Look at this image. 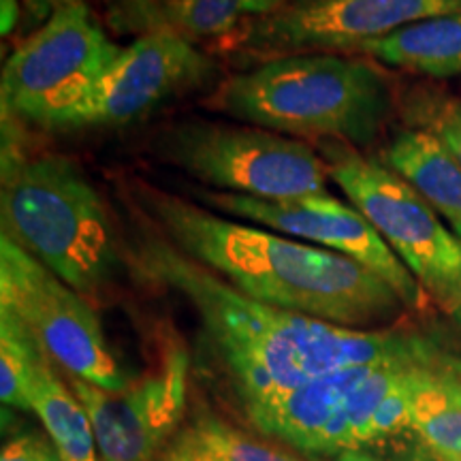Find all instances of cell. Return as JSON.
Returning a JSON list of instances; mask_svg holds the SVG:
<instances>
[{
    "instance_id": "obj_1",
    "label": "cell",
    "mask_w": 461,
    "mask_h": 461,
    "mask_svg": "<svg viewBox=\"0 0 461 461\" xmlns=\"http://www.w3.org/2000/svg\"><path fill=\"white\" fill-rule=\"evenodd\" d=\"M135 238L132 261L197 310L207 344L244 406L346 367L436 363L440 357L423 338L391 330H348L257 302L188 258L149 222Z\"/></svg>"
},
{
    "instance_id": "obj_2",
    "label": "cell",
    "mask_w": 461,
    "mask_h": 461,
    "mask_svg": "<svg viewBox=\"0 0 461 461\" xmlns=\"http://www.w3.org/2000/svg\"><path fill=\"white\" fill-rule=\"evenodd\" d=\"M148 222L188 258L257 302L348 327L378 330L406 303L353 258L207 212L148 184L137 186Z\"/></svg>"
},
{
    "instance_id": "obj_3",
    "label": "cell",
    "mask_w": 461,
    "mask_h": 461,
    "mask_svg": "<svg viewBox=\"0 0 461 461\" xmlns=\"http://www.w3.org/2000/svg\"><path fill=\"white\" fill-rule=\"evenodd\" d=\"M207 107L280 135L363 148L376 141L393 95L376 67L338 54L258 62L218 84Z\"/></svg>"
},
{
    "instance_id": "obj_4",
    "label": "cell",
    "mask_w": 461,
    "mask_h": 461,
    "mask_svg": "<svg viewBox=\"0 0 461 461\" xmlns=\"http://www.w3.org/2000/svg\"><path fill=\"white\" fill-rule=\"evenodd\" d=\"M0 224L3 235L88 302L122 265L107 207L82 169L62 154H26L5 129Z\"/></svg>"
},
{
    "instance_id": "obj_5",
    "label": "cell",
    "mask_w": 461,
    "mask_h": 461,
    "mask_svg": "<svg viewBox=\"0 0 461 461\" xmlns=\"http://www.w3.org/2000/svg\"><path fill=\"white\" fill-rule=\"evenodd\" d=\"M154 152L216 193L265 201L330 193V171L319 152L258 126L186 120L160 132Z\"/></svg>"
},
{
    "instance_id": "obj_6",
    "label": "cell",
    "mask_w": 461,
    "mask_h": 461,
    "mask_svg": "<svg viewBox=\"0 0 461 461\" xmlns=\"http://www.w3.org/2000/svg\"><path fill=\"white\" fill-rule=\"evenodd\" d=\"M122 50L107 37L88 3L56 11L5 60L3 118L60 129L62 120L95 90Z\"/></svg>"
},
{
    "instance_id": "obj_7",
    "label": "cell",
    "mask_w": 461,
    "mask_h": 461,
    "mask_svg": "<svg viewBox=\"0 0 461 461\" xmlns=\"http://www.w3.org/2000/svg\"><path fill=\"white\" fill-rule=\"evenodd\" d=\"M330 177L402 258L429 297L445 303L461 282V241L400 173L350 146L322 143Z\"/></svg>"
},
{
    "instance_id": "obj_8",
    "label": "cell",
    "mask_w": 461,
    "mask_h": 461,
    "mask_svg": "<svg viewBox=\"0 0 461 461\" xmlns=\"http://www.w3.org/2000/svg\"><path fill=\"white\" fill-rule=\"evenodd\" d=\"M0 303L9 305L43 353L73 376L107 391L132 383L88 299L7 235H0Z\"/></svg>"
},
{
    "instance_id": "obj_9",
    "label": "cell",
    "mask_w": 461,
    "mask_h": 461,
    "mask_svg": "<svg viewBox=\"0 0 461 461\" xmlns=\"http://www.w3.org/2000/svg\"><path fill=\"white\" fill-rule=\"evenodd\" d=\"M461 14V0H303L246 20L221 50L258 62L297 54L353 51L428 17Z\"/></svg>"
},
{
    "instance_id": "obj_10",
    "label": "cell",
    "mask_w": 461,
    "mask_h": 461,
    "mask_svg": "<svg viewBox=\"0 0 461 461\" xmlns=\"http://www.w3.org/2000/svg\"><path fill=\"white\" fill-rule=\"evenodd\" d=\"M203 203L216 207L222 214L244 218L248 222L263 224L286 238L308 241L348 257L380 276L393 288L406 308L420 310L428 302V293L414 278L411 269L391 250L378 230L353 205H346L333 194L291 201H265L230 193H201Z\"/></svg>"
},
{
    "instance_id": "obj_11",
    "label": "cell",
    "mask_w": 461,
    "mask_h": 461,
    "mask_svg": "<svg viewBox=\"0 0 461 461\" xmlns=\"http://www.w3.org/2000/svg\"><path fill=\"white\" fill-rule=\"evenodd\" d=\"M218 73L216 62L180 34L154 28L122 50L60 129L122 126L154 112L165 101L197 90Z\"/></svg>"
},
{
    "instance_id": "obj_12",
    "label": "cell",
    "mask_w": 461,
    "mask_h": 461,
    "mask_svg": "<svg viewBox=\"0 0 461 461\" xmlns=\"http://www.w3.org/2000/svg\"><path fill=\"white\" fill-rule=\"evenodd\" d=\"M95 429L103 461H152L176 438L186 406L188 355L171 348L157 374L107 391L68 374Z\"/></svg>"
},
{
    "instance_id": "obj_13",
    "label": "cell",
    "mask_w": 461,
    "mask_h": 461,
    "mask_svg": "<svg viewBox=\"0 0 461 461\" xmlns=\"http://www.w3.org/2000/svg\"><path fill=\"white\" fill-rule=\"evenodd\" d=\"M374 367L359 366L325 374L288 393L244 406V411L265 434L303 453L330 457L350 451L348 403Z\"/></svg>"
},
{
    "instance_id": "obj_14",
    "label": "cell",
    "mask_w": 461,
    "mask_h": 461,
    "mask_svg": "<svg viewBox=\"0 0 461 461\" xmlns=\"http://www.w3.org/2000/svg\"><path fill=\"white\" fill-rule=\"evenodd\" d=\"M383 163L411 182L461 241V165L429 131H403L383 152Z\"/></svg>"
},
{
    "instance_id": "obj_15",
    "label": "cell",
    "mask_w": 461,
    "mask_h": 461,
    "mask_svg": "<svg viewBox=\"0 0 461 461\" xmlns=\"http://www.w3.org/2000/svg\"><path fill=\"white\" fill-rule=\"evenodd\" d=\"M387 67L436 79L461 75V14L428 17L353 50Z\"/></svg>"
},
{
    "instance_id": "obj_16",
    "label": "cell",
    "mask_w": 461,
    "mask_h": 461,
    "mask_svg": "<svg viewBox=\"0 0 461 461\" xmlns=\"http://www.w3.org/2000/svg\"><path fill=\"white\" fill-rule=\"evenodd\" d=\"M411 419L436 461H461V380L440 359L411 370Z\"/></svg>"
},
{
    "instance_id": "obj_17",
    "label": "cell",
    "mask_w": 461,
    "mask_h": 461,
    "mask_svg": "<svg viewBox=\"0 0 461 461\" xmlns=\"http://www.w3.org/2000/svg\"><path fill=\"white\" fill-rule=\"evenodd\" d=\"M31 411L41 419L60 461H99L88 412L77 395L60 383L48 357L34 374Z\"/></svg>"
},
{
    "instance_id": "obj_18",
    "label": "cell",
    "mask_w": 461,
    "mask_h": 461,
    "mask_svg": "<svg viewBox=\"0 0 461 461\" xmlns=\"http://www.w3.org/2000/svg\"><path fill=\"white\" fill-rule=\"evenodd\" d=\"M163 461H297L282 448L258 442L216 417H201L180 429Z\"/></svg>"
},
{
    "instance_id": "obj_19",
    "label": "cell",
    "mask_w": 461,
    "mask_h": 461,
    "mask_svg": "<svg viewBox=\"0 0 461 461\" xmlns=\"http://www.w3.org/2000/svg\"><path fill=\"white\" fill-rule=\"evenodd\" d=\"M149 31L163 28L188 41L221 43L248 20L241 0H160L137 5Z\"/></svg>"
},
{
    "instance_id": "obj_20",
    "label": "cell",
    "mask_w": 461,
    "mask_h": 461,
    "mask_svg": "<svg viewBox=\"0 0 461 461\" xmlns=\"http://www.w3.org/2000/svg\"><path fill=\"white\" fill-rule=\"evenodd\" d=\"M45 357L20 316L0 303V400L5 406L31 411L32 380Z\"/></svg>"
},
{
    "instance_id": "obj_21",
    "label": "cell",
    "mask_w": 461,
    "mask_h": 461,
    "mask_svg": "<svg viewBox=\"0 0 461 461\" xmlns=\"http://www.w3.org/2000/svg\"><path fill=\"white\" fill-rule=\"evenodd\" d=\"M440 359V357H438ZM425 366V363H419ZM414 366L406 367L402 372V376L397 378L393 389L389 391V395L380 402V406L374 412L370 420V428H367V440L376 442L383 438H391L402 434L403 429L411 428V370Z\"/></svg>"
},
{
    "instance_id": "obj_22",
    "label": "cell",
    "mask_w": 461,
    "mask_h": 461,
    "mask_svg": "<svg viewBox=\"0 0 461 461\" xmlns=\"http://www.w3.org/2000/svg\"><path fill=\"white\" fill-rule=\"evenodd\" d=\"M431 135L453 154L461 165V101H448L434 113Z\"/></svg>"
},
{
    "instance_id": "obj_23",
    "label": "cell",
    "mask_w": 461,
    "mask_h": 461,
    "mask_svg": "<svg viewBox=\"0 0 461 461\" xmlns=\"http://www.w3.org/2000/svg\"><path fill=\"white\" fill-rule=\"evenodd\" d=\"M0 461H60L56 448H51L43 438L34 434H22L11 438L3 447Z\"/></svg>"
},
{
    "instance_id": "obj_24",
    "label": "cell",
    "mask_w": 461,
    "mask_h": 461,
    "mask_svg": "<svg viewBox=\"0 0 461 461\" xmlns=\"http://www.w3.org/2000/svg\"><path fill=\"white\" fill-rule=\"evenodd\" d=\"M77 3H86V0H22V31L31 34L41 28L56 11Z\"/></svg>"
},
{
    "instance_id": "obj_25",
    "label": "cell",
    "mask_w": 461,
    "mask_h": 461,
    "mask_svg": "<svg viewBox=\"0 0 461 461\" xmlns=\"http://www.w3.org/2000/svg\"><path fill=\"white\" fill-rule=\"evenodd\" d=\"M22 20V0H0V34L5 39L14 34Z\"/></svg>"
},
{
    "instance_id": "obj_26",
    "label": "cell",
    "mask_w": 461,
    "mask_h": 461,
    "mask_svg": "<svg viewBox=\"0 0 461 461\" xmlns=\"http://www.w3.org/2000/svg\"><path fill=\"white\" fill-rule=\"evenodd\" d=\"M442 308H445V312L451 316L455 325L461 330V282L457 285V288L451 293V297L447 299L445 303H442Z\"/></svg>"
},
{
    "instance_id": "obj_27",
    "label": "cell",
    "mask_w": 461,
    "mask_h": 461,
    "mask_svg": "<svg viewBox=\"0 0 461 461\" xmlns=\"http://www.w3.org/2000/svg\"><path fill=\"white\" fill-rule=\"evenodd\" d=\"M330 461H387V459L372 457V455H366V453H359V451H344V453H338L336 457L330 459Z\"/></svg>"
},
{
    "instance_id": "obj_28",
    "label": "cell",
    "mask_w": 461,
    "mask_h": 461,
    "mask_svg": "<svg viewBox=\"0 0 461 461\" xmlns=\"http://www.w3.org/2000/svg\"><path fill=\"white\" fill-rule=\"evenodd\" d=\"M440 363L461 380V357H440Z\"/></svg>"
},
{
    "instance_id": "obj_29",
    "label": "cell",
    "mask_w": 461,
    "mask_h": 461,
    "mask_svg": "<svg viewBox=\"0 0 461 461\" xmlns=\"http://www.w3.org/2000/svg\"><path fill=\"white\" fill-rule=\"evenodd\" d=\"M137 5H146V3H160V0H135Z\"/></svg>"
},
{
    "instance_id": "obj_30",
    "label": "cell",
    "mask_w": 461,
    "mask_h": 461,
    "mask_svg": "<svg viewBox=\"0 0 461 461\" xmlns=\"http://www.w3.org/2000/svg\"><path fill=\"white\" fill-rule=\"evenodd\" d=\"M291 3H303V0H291Z\"/></svg>"
}]
</instances>
